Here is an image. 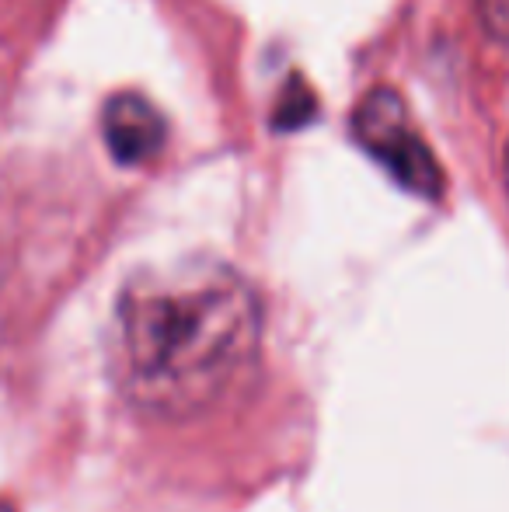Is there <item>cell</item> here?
Segmentation results:
<instances>
[{
  "label": "cell",
  "mask_w": 509,
  "mask_h": 512,
  "mask_svg": "<svg viewBox=\"0 0 509 512\" xmlns=\"http://www.w3.org/2000/svg\"><path fill=\"white\" fill-rule=\"evenodd\" d=\"M262 300L217 258L140 269L116 300V370L126 398L157 418H196L252 373Z\"/></svg>",
  "instance_id": "obj_1"
},
{
  "label": "cell",
  "mask_w": 509,
  "mask_h": 512,
  "mask_svg": "<svg viewBox=\"0 0 509 512\" xmlns=\"http://www.w3.org/2000/svg\"><path fill=\"white\" fill-rule=\"evenodd\" d=\"M353 136L370 157L412 196L440 199L443 196V168L433 147L419 136L408 105L398 91L374 88L353 108Z\"/></svg>",
  "instance_id": "obj_2"
},
{
  "label": "cell",
  "mask_w": 509,
  "mask_h": 512,
  "mask_svg": "<svg viewBox=\"0 0 509 512\" xmlns=\"http://www.w3.org/2000/svg\"><path fill=\"white\" fill-rule=\"evenodd\" d=\"M102 136L109 154L119 164L133 168V164H147L157 157L168 140V122L157 112L150 98L136 95V91H119L102 108Z\"/></svg>",
  "instance_id": "obj_3"
},
{
  "label": "cell",
  "mask_w": 509,
  "mask_h": 512,
  "mask_svg": "<svg viewBox=\"0 0 509 512\" xmlns=\"http://www.w3.org/2000/svg\"><path fill=\"white\" fill-rule=\"evenodd\" d=\"M311 115H314V95L300 81H290V88H286L283 98H279L272 126L276 129H297V126H304Z\"/></svg>",
  "instance_id": "obj_4"
},
{
  "label": "cell",
  "mask_w": 509,
  "mask_h": 512,
  "mask_svg": "<svg viewBox=\"0 0 509 512\" xmlns=\"http://www.w3.org/2000/svg\"><path fill=\"white\" fill-rule=\"evenodd\" d=\"M478 7H482L485 28L499 42H509V0H478Z\"/></svg>",
  "instance_id": "obj_5"
},
{
  "label": "cell",
  "mask_w": 509,
  "mask_h": 512,
  "mask_svg": "<svg viewBox=\"0 0 509 512\" xmlns=\"http://www.w3.org/2000/svg\"><path fill=\"white\" fill-rule=\"evenodd\" d=\"M503 161H506V192H509V140H506V154H503Z\"/></svg>",
  "instance_id": "obj_6"
}]
</instances>
